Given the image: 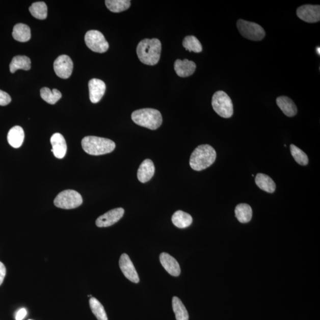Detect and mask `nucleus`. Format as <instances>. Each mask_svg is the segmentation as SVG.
<instances>
[{
  "instance_id": "f257e3e1",
  "label": "nucleus",
  "mask_w": 320,
  "mask_h": 320,
  "mask_svg": "<svg viewBox=\"0 0 320 320\" xmlns=\"http://www.w3.org/2000/svg\"><path fill=\"white\" fill-rule=\"evenodd\" d=\"M162 43L158 39H145L137 46V54L142 63L148 65L157 64L161 56Z\"/></svg>"
},
{
  "instance_id": "f03ea898",
  "label": "nucleus",
  "mask_w": 320,
  "mask_h": 320,
  "mask_svg": "<svg viewBox=\"0 0 320 320\" xmlns=\"http://www.w3.org/2000/svg\"><path fill=\"white\" fill-rule=\"evenodd\" d=\"M216 158V151L212 147L208 144L201 145L192 152L189 163L193 170L199 172L211 166Z\"/></svg>"
},
{
  "instance_id": "7ed1b4c3",
  "label": "nucleus",
  "mask_w": 320,
  "mask_h": 320,
  "mask_svg": "<svg viewBox=\"0 0 320 320\" xmlns=\"http://www.w3.org/2000/svg\"><path fill=\"white\" fill-rule=\"evenodd\" d=\"M83 150L92 155H100L114 151L116 145L114 141L107 138L94 136H87L82 141Z\"/></svg>"
},
{
  "instance_id": "20e7f679",
  "label": "nucleus",
  "mask_w": 320,
  "mask_h": 320,
  "mask_svg": "<svg viewBox=\"0 0 320 320\" xmlns=\"http://www.w3.org/2000/svg\"><path fill=\"white\" fill-rule=\"evenodd\" d=\"M131 118L137 125L151 130L158 129L163 122L161 113L156 109L151 108L142 109L134 111Z\"/></svg>"
},
{
  "instance_id": "39448f33",
  "label": "nucleus",
  "mask_w": 320,
  "mask_h": 320,
  "mask_svg": "<svg viewBox=\"0 0 320 320\" xmlns=\"http://www.w3.org/2000/svg\"><path fill=\"white\" fill-rule=\"evenodd\" d=\"M212 106L221 117L230 118L234 114L233 104L231 98L223 91H218L213 95Z\"/></svg>"
},
{
  "instance_id": "423d86ee",
  "label": "nucleus",
  "mask_w": 320,
  "mask_h": 320,
  "mask_svg": "<svg viewBox=\"0 0 320 320\" xmlns=\"http://www.w3.org/2000/svg\"><path fill=\"white\" fill-rule=\"evenodd\" d=\"M54 205L64 209L77 208L83 203L81 195L74 190H66L60 193L54 200Z\"/></svg>"
},
{
  "instance_id": "0eeeda50",
  "label": "nucleus",
  "mask_w": 320,
  "mask_h": 320,
  "mask_svg": "<svg viewBox=\"0 0 320 320\" xmlns=\"http://www.w3.org/2000/svg\"><path fill=\"white\" fill-rule=\"evenodd\" d=\"M237 26L240 34L251 41H260L266 34L264 29L256 23L239 19Z\"/></svg>"
},
{
  "instance_id": "6e6552de",
  "label": "nucleus",
  "mask_w": 320,
  "mask_h": 320,
  "mask_svg": "<svg viewBox=\"0 0 320 320\" xmlns=\"http://www.w3.org/2000/svg\"><path fill=\"white\" fill-rule=\"evenodd\" d=\"M85 39L87 46L94 52L102 54L109 49L108 42L99 31L92 30L87 32Z\"/></svg>"
},
{
  "instance_id": "1a4fd4ad",
  "label": "nucleus",
  "mask_w": 320,
  "mask_h": 320,
  "mask_svg": "<svg viewBox=\"0 0 320 320\" xmlns=\"http://www.w3.org/2000/svg\"><path fill=\"white\" fill-rule=\"evenodd\" d=\"M73 63L71 58L66 55L58 57L54 62V68L58 77L67 79L70 77L73 70Z\"/></svg>"
},
{
  "instance_id": "9d476101",
  "label": "nucleus",
  "mask_w": 320,
  "mask_h": 320,
  "mask_svg": "<svg viewBox=\"0 0 320 320\" xmlns=\"http://www.w3.org/2000/svg\"><path fill=\"white\" fill-rule=\"evenodd\" d=\"M297 14L300 19L309 23H317L320 20V6L307 5L298 7Z\"/></svg>"
},
{
  "instance_id": "9b49d317",
  "label": "nucleus",
  "mask_w": 320,
  "mask_h": 320,
  "mask_svg": "<svg viewBox=\"0 0 320 320\" xmlns=\"http://www.w3.org/2000/svg\"><path fill=\"white\" fill-rule=\"evenodd\" d=\"M119 264L120 269L127 279L136 283L140 282L139 276L128 254L125 253L122 254L120 257Z\"/></svg>"
},
{
  "instance_id": "f8f14e48",
  "label": "nucleus",
  "mask_w": 320,
  "mask_h": 320,
  "mask_svg": "<svg viewBox=\"0 0 320 320\" xmlns=\"http://www.w3.org/2000/svg\"><path fill=\"white\" fill-rule=\"evenodd\" d=\"M125 210L122 208H115L97 218L96 224L98 227H108L115 224L121 219Z\"/></svg>"
},
{
  "instance_id": "ddd939ff",
  "label": "nucleus",
  "mask_w": 320,
  "mask_h": 320,
  "mask_svg": "<svg viewBox=\"0 0 320 320\" xmlns=\"http://www.w3.org/2000/svg\"><path fill=\"white\" fill-rule=\"evenodd\" d=\"M90 99L93 103L99 102L106 92V86L102 80L93 78L89 83Z\"/></svg>"
},
{
  "instance_id": "4468645a",
  "label": "nucleus",
  "mask_w": 320,
  "mask_h": 320,
  "mask_svg": "<svg viewBox=\"0 0 320 320\" xmlns=\"http://www.w3.org/2000/svg\"><path fill=\"white\" fill-rule=\"evenodd\" d=\"M50 143L52 146L51 151L55 157L58 159L63 158L67 150L66 141L64 137L60 133L54 134L50 138Z\"/></svg>"
},
{
  "instance_id": "2eb2a0df",
  "label": "nucleus",
  "mask_w": 320,
  "mask_h": 320,
  "mask_svg": "<svg viewBox=\"0 0 320 320\" xmlns=\"http://www.w3.org/2000/svg\"><path fill=\"white\" fill-rule=\"evenodd\" d=\"M159 260L162 266L169 274L173 276H179L181 269L179 263L169 254L163 252L159 256Z\"/></svg>"
},
{
  "instance_id": "dca6fc26",
  "label": "nucleus",
  "mask_w": 320,
  "mask_h": 320,
  "mask_svg": "<svg viewBox=\"0 0 320 320\" xmlns=\"http://www.w3.org/2000/svg\"><path fill=\"white\" fill-rule=\"evenodd\" d=\"M174 70L180 77H188L194 73L196 65L194 61L187 59L177 60L174 64Z\"/></svg>"
},
{
  "instance_id": "f3484780",
  "label": "nucleus",
  "mask_w": 320,
  "mask_h": 320,
  "mask_svg": "<svg viewBox=\"0 0 320 320\" xmlns=\"http://www.w3.org/2000/svg\"><path fill=\"white\" fill-rule=\"evenodd\" d=\"M155 173V166L153 162L150 159H145L141 164L138 169L137 177L141 183H146L150 181Z\"/></svg>"
},
{
  "instance_id": "a211bd4d",
  "label": "nucleus",
  "mask_w": 320,
  "mask_h": 320,
  "mask_svg": "<svg viewBox=\"0 0 320 320\" xmlns=\"http://www.w3.org/2000/svg\"><path fill=\"white\" fill-rule=\"evenodd\" d=\"M276 103L281 111L288 117H293L297 114V108L293 100L286 96H280L276 99Z\"/></svg>"
},
{
  "instance_id": "6ab92c4d",
  "label": "nucleus",
  "mask_w": 320,
  "mask_h": 320,
  "mask_svg": "<svg viewBox=\"0 0 320 320\" xmlns=\"http://www.w3.org/2000/svg\"><path fill=\"white\" fill-rule=\"evenodd\" d=\"M24 139V130L19 126H14L9 130L7 140L9 144L14 148H18L21 146Z\"/></svg>"
},
{
  "instance_id": "aec40b11",
  "label": "nucleus",
  "mask_w": 320,
  "mask_h": 320,
  "mask_svg": "<svg viewBox=\"0 0 320 320\" xmlns=\"http://www.w3.org/2000/svg\"><path fill=\"white\" fill-rule=\"evenodd\" d=\"M257 186L261 190L268 193H274L276 190V184L272 178L263 173H258L255 179Z\"/></svg>"
},
{
  "instance_id": "412c9836",
  "label": "nucleus",
  "mask_w": 320,
  "mask_h": 320,
  "mask_svg": "<svg viewBox=\"0 0 320 320\" xmlns=\"http://www.w3.org/2000/svg\"><path fill=\"white\" fill-rule=\"evenodd\" d=\"M12 35L13 38L17 41L28 42L31 38V29L26 24H17L14 26Z\"/></svg>"
},
{
  "instance_id": "4be33fe9",
  "label": "nucleus",
  "mask_w": 320,
  "mask_h": 320,
  "mask_svg": "<svg viewBox=\"0 0 320 320\" xmlns=\"http://www.w3.org/2000/svg\"><path fill=\"white\" fill-rule=\"evenodd\" d=\"M31 68V61L26 56H18L13 58L10 64V70L14 73L18 70L28 71Z\"/></svg>"
},
{
  "instance_id": "5701e85b",
  "label": "nucleus",
  "mask_w": 320,
  "mask_h": 320,
  "mask_svg": "<svg viewBox=\"0 0 320 320\" xmlns=\"http://www.w3.org/2000/svg\"><path fill=\"white\" fill-rule=\"evenodd\" d=\"M235 214L239 223H247L252 220V209L249 205L246 203H240L236 206Z\"/></svg>"
},
{
  "instance_id": "b1692460",
  "label": "nucleus",
  "mask_w": 320,
  "mask_h": 320,
  "mask_svg": "<svg viewBox=\"0 0 320 320\" xmlns=\"http://www.w3.org/2000/svg\"><path fill=\"white\" fill-rule=\"evenodd\" d=\"M172 221L173 224L177 228H185L190 226L193 219L191 215L182 210H177L173 215Z\"/></svg>"
},
{
  "instance_id": "393cba45",
  "label": "nucleus",
  "mask_w": 320,
  "mask_h": 320,
  "mask_svg": "<svg viewBox=\"0 0 320 320\" xmlns=\"http://www.w3.org/2000/svg\"><path fill=\"white\" fill-rule=\"evenodd\" d=\"M172 307L176 320H189V316L186 308L179 298H173Z\"/></svg>"
},
{
  "instance_id": "a878e982",
  "label": "nucleus",
  "mask_w": 320,
  "mask_h": 320,
  "mask_svg": "<svg viewBox=\"0 0 320 320\" xmlns=\"http://www.w3.org/2000/svg\"><path fill=\"white\" fill-rule=\"evenodd\" d=\"M107 8L114 13H120L128 10L130 6L129 0H106Z\"/></svg>"
},
{
  "instance_id": "bb28decb",
  "label": "nucleus",
  "mask_w": 320,
  "mask_h": 320,
  "mask_svg": "<svg viewBox=\"0 0 320 320\" xmlns=\"http://www.w3.org/2000/svg\"><path fill=\"white\" fill-rule=\"evenodd\" d=\"M32 15L36 19L44 20L48 14V7L44 2H36L29 7Z\"/></svg>"
},
{
  "instance_id": "cd10ccee",
  "label": "nucleus",
  "mask_w": 320,
  "mask_h": 320,
  "mask_svg": "<svg viewBox=\"0 0 320 320\" xmlns=\"http://www.w3.org/2000/svg\"><path fill=\"white\" fill-rule=\"evenodd\" d=\"M41 96L46 102L50 104H56L58 100L61 99L62 94L59 90L54 89L50 90L48 87H43L41 90Z\"/></svg>"
},
{
  "instance_id": "c85d7f7f",
  "label": "nucleus",
  "mask_w": 320,
  "mask_h": 320,
  "mask_svg": "<svg viewBox=\"0 0 320 320\" xmlns=\"http://www.w3.org/2000/svg\"><path fill=\"white\" fill-rule=\"evenodd\" d=\"M89 304L91 310L98 320H108L106 312L102 304L96 298H91Z\"/></svg>"
},
{
  "instance_id": "c756f323",
  "label": "nucleus",
  "mask_w": 320,
  "mask_h": 320,
  "mask_svg": "<svg viewBox=\"0 0 320 320\" xmlns=\"http://www.w3.org/2000/svg\"><path fill=\"white\" fill-rule=\"evenodd\" d=\"M183 46L190 52L200 53L202 51L201 43L194 36H188L185 37L183 41Z\"/></svg>"
},
{
  "instance_id": "7c9ffc66",
  "label": "nucleus",
  "mask_w": 320,
  "mask_h": 320,
  "mask_svg": "<svg viewBox=\"0 0 320 320\" xmlns=\"http://www.w3.org/2000/svg\"><path fill=\"white\" fill-rule=\"evenodd\" d=\"M290 150L292 157L297 163L301 166L308 165L309 162L308 156L303 150L294 144L290 145Z\"/></svg>"
},
{
  "instance_id": "2f4dec72",
  "label": "nucleus",
  "mask_w": 320,
  "mask_h": 320,
  "mask_svg": "<svg viewBox=\"0 0 320 320\" xmlns=\"http://www.w3.org/2000/svg\"><path fill=\"white\" fill-rule=\"evenodd\" d=\"M11 101H12V98L9 94L0 90V106H7L11 102Z\"/></svg>"
},
{
  "instance_id": "473e14b6",
  "label": "nucleus",
  "mask_w": 320,
  "mask_h": 320,
  "mask_svg": "<svg viewBox=\"0 0 320 320\" xmlns=\"http://www.w3.org/2000/svg\"><path fill=\"white\" fill-rule=\"evenodd\" d=\"M6 275V268L1 261H0V285H1L5 278Z\"/></svg>"
},
{
  "instance_id": "72a5a7b5",
  "label": "nucleus",
  "mask_w": 320,
  "mask_h": 320,
  "mask_svg": "<svg viewBox=\"0 0 320 320\" xmlns=\"http://www.w3.org/2000/svg\"><path fill=\"white\" fill-rule=\"evenodd\" d=\"M27 315V311L25 308H21L17 312L16 320H23Z\"/></svg>"
},
{
  "instance_id": "f704fd0d",
  "label": "nucleus",
  "mask_w": 320,
  "mask_h": 320,
  "mask_svg": "<svg viewBox=\"0 0 320 320\" xmlns=\"http://www.w3.org/2000/svg\"><path fill=\"white\" fill-rule=\"evenodd\" d=\"M320 50L319 47H318V48H317V52L319 56V54H320V50Z\"/></svg>"
},
{
  "instance_id": "c9c22d12",
  "label": "nucleus",
  "mask_w": 320,
  "mask_h": 320,
  "mask_svg": "<svg viewBox=\"0 0 320 320\" xmlns=\"http://www.w3.org/2000/svg\"><path fill=\"white\" fill-rule=\"evenodd\" d=\"M29 320H32V319H29Z\"/></svg>"
}]
</instances>
